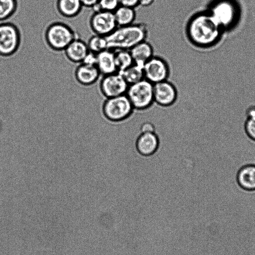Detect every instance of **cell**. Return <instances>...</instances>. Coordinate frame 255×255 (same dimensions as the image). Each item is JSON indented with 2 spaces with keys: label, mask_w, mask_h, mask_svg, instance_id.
<instances>
[{
  "label": "cell",
  "mask_w": 255,
  "mask_h": 255,
  "mask_svg": "<svg viewBox=\"0 0 255 255\" xmlns=\"http://www.w3.org/2000/svg\"><path fill=\"white\" fill-rule=\"evenodd\" d=\"M144 79L154 84L168 80L170 69L162 57L154 55L143 66Z\"/></svg>",
  "instance_id": "cell-7"
},
{
  "label": "cell",
  "mask_w": 255,
  "mask_h": 255,
  "mask_svg": "<svg viewBox=\"0 0 255 255\" xmlns=\"http://www.w3.org/2000/svg\"><path fill=\"white\" fill-rule=\"evenodd\" d=\"M89 51L97 54L108 49L105 36L94 34L87 43Z\"/></svg>",
  "instance_id": "cell-23"
},
{
  "label": "cell",
  "mask_w": 255,
  "mask_h": 255,
  "mask_svg": "<svg viewBox=\"0 0 255 255\" xmlns=\"http://www.w3.org/2000/svg\"><path fill=\"white\" fill-rule=\"evenodd\" d=\"M90 26L94 34L109 35L118 27L114 12L103 10L94 12L90 19Z\"/></svg>",
  "instance_id": "cell-9"
},
{
  "label": "cell",
  "mask_w": 255,
  "mask_h": 255,
  "mask_svg": "<svg viewBox=\"0 0 255 255\" xmlns=\"http://www.w3.org/2000/svg\"><path fill=\"white\" fill-rule=\"evenodd\" d=\"M17 0H0V22L7 21L16 11Z\"/></svg>",
  "instance_id": "cell-22"
},
{
  "label": "cell",
  "mask_w": 255,
  "mask_h": 255,
  "mask_svg": "<svg viewBox=\"0 0 255 255\" xmlns=\"http://www.w3.org/2000/svg\"><path fill=\"white\" fill-rule=\"evenodd\" d=\"M100 10L114 12L120 5L119 0H99L98 3Z\"/></svg>",
  "instance_id": "cell-25"
},
{
  "label": "cell",
  "mask_w": 255,
  "mask_h": 255,
  "mask_svg": "<svg viewBox=\"0 0 255 255\" xmlns=\"http://www.w3.org/2000/svg\"><path fill=\"white\" fill-rule=\"evenodd\" d=\"M21 41L18 28L7 21L0 22V55L9 57L18 49Z\"/></svg>",
  "instance_id": "cell-6"
},
{
  "label": "cell",
  "mask_w": 255,
  "mask_h": 255,
  "mask_svg": "<svg viewBox=\"0 0 255 255\" xmlns=\"http://www.w3.org/2000/svg\"><path fill=\"white\" fill-rule=\"evenodd\" d=\"M244 128L246 135L255 142V117L246 118Z\"/></svg>",
  "instance_id": "cell-24"
},
{
  "label": "cell",
  "mask_w": 255,
  "mask_h": 255,
  "mask_svg": "<svg viewBox=\"0 0 255 255\" xmlns=\"http://www.w3.org/2000/svg\"><path fill=\"white\" fill-rule=\"evenodd\" d=\"M154 1V0H139L138 6L137 8L149 7L153 4Z\"/></svg>",
  "instance_id": "cell-30"
},
{
  "label": "cell",
  "mask_w": 255,
  "mask_h": 255,
  "mask_svg": "<svg viewBox=\"0 0 255 255\" xmlns=\"http://www.w3.org/2000/svg\"><path fill=\"white\" fill-rule=\"evenodd\" d=\"M134 109L126 95L106 98L103 106L105 117L113 122L126 120L132 114Z\"/></svg>",
  "instance_id": "cell-5"
},
{
  "label": "cell",
  "mask_w": 255,
  "mask_h": 255,
  "mask_svg": "<svg viewBox=\"0 0 255 255\" xmlns=\"http://www.w3.org/2000/svg\"><path fill=\"white\" fill-rule=\"evenodd\" d=\"M96 65L102 76L118 72L115 64L114 51L107 49L97 53Z\"/></svg>",
  "instance_id": "cell-16"
},
{
  "label": "cell",
  "mask_w": 255,
  "mask_h": 255,
  "mask_svg": "<svg viewBox=\"0 0 255 255\" xmlns=\"http://www.w3.org/2000/svg\"><path fill=\"white\" fill-rule=\"evenodd\" d=\"M159 146V139L156 132L140 133L135 141L138 153L143 156L154 154Z\"/></svg>",
  "instance_id": "cell-12"
},
{
  "label": "cell",
  "mask_w": 255,
  "mask_h": 255,
  "mask_svg": "<svg viewBox=\"0 0 255 255\" xmlns=\"http://www.w3.org/2000/svg\"><path fill=\"white\" fill-rule=\"evenodd\" d=\"M83 6L92 8L98 3L99 0H80Z\"/></svg>",
  "instance_id": "cell-29"
},
{
  "label": "cell",
  "mask_w": 255,
  "mask_h": 255,
  "mask_svg": "<svg viewBox=\"0 0 255 255\" xmlns=\"http://www.w3.org/2000/svg\"><path fill=\"white\" fill-rule=\"evenodd\" d=\"M148 34L149 29L146 24L139 22L118 26L113 32L105 37L108 49L129 50L137 43L147 40Z\"/></svg>",
  "instance_id": "cell-2"
},
{
  "label": "cell",
  "mask_w": 255,
  "mask_h": 255,
  "mask_svg": "<svg viewBox=\"0 0 255 255\" xmlns=\"http://www.w3.org/2000/svg\"><path fill=\"white\" fill-rule=\"evenodd\" d=\"M221 29L209 11H199L189 18L185 32L186 37L192 45L206 47L217 41Z\"/></svg>",
  "instance_id": "cell-1"
},
{
  "label": "cell",
  "mask_w": 255,
  "mask_h": 255,
  "mask_svg": "<svg viewBox=\"0 0 255 255\" xmlns=\"http://www.w3.org/2000/svg\"><path fill=\"white\" fill-rule=\"evenodd\" d=\"M96 62L97 54L89 51L81 63L88 65H96Z\"/></svg>",
  "instance_id": "cell-26"
},
{
  "label": "cell",
  "mask_w": 255,
  "mask_h": 255,
  "mask_svg": "<svg viewBox=\"0 0 255 255\" xmlns=\"http://www.w3.org/2000/svg\"><path fill=\"white\" fill-rule=\"evenodd\" d=\"M64 51L69 60L73 63H81L89 50L87 43L77 37Z\"/></svg>",
  "instance_id": "cell-15"
},
{
  "label": "cell",
  "mask_w": 255,
  "mask_h": 255,
  "mask_svg": "<svg viewBox=\"0 0 255 255\" xmlns=\"http://www.w3.org/2000/svg\"><path fill=\"white\" fill-rule=\"evenodd\" d=\"M178 92L175 86L168 80L153 84L154 103L168 107L176 101Z\"/></svg>",
  "instance_id": "cell-11"
},
{
  "label": "cell",
  "mask_w": 255,
  "mask_h": 255,
  "mask_svg": "<svg viewBox=\"0 0 255 255\" xmlns=\"http://www.w3.org/2000/svg\"><path fill=\"white\" fill-rule=\"evenodd\" d=\"M114 51L115 64L118 72L124 71L134 63L129 50L119 49Z\"/></svg>",
  "instance_id": "cell-20"
},
{
  "label": "cell",
  "mask_w": 255,
  "mask_h": 255,
  "mask_svg": "<svg viewBox=\"0 0 255 255\" xmlns=\"http://www.w3.org/2000/svg\"><path fill=\"white\" fill-rule=\"evenodd\" d=\"M120 4L136 9L138 6L139 0H119Z\"/></svg>",
  "instance_id": "cell-28"
},
{
  "label": "cell",
  "mask_w": 255,
  "mask_h": 255,
  "mask_svg": "<svg viewBox=\"0 0 255 255\" xmlns=\"http://www.w3.org/2000/svg\"><path fill=\"white\" fill-rule=\"evenodd\" d=\"M140 133H151L155 132L154 125L149 122H145L142 124L140 127Z\"/></svg>",
  "instance_id": "cell-27"
},
{
  "label": "cell",
  "mask_w": 255,
  "mask_h": 255,
  "mask_svg": "<svg viewBox=\"0 0 255 255\" xmlns=\"http://www.w3.org/2000/svg\"><path fill=\"white\" fill-rule=\"evenodd\" d=\"M246 118L255 117V105H251L248 107L245 112Z\"/></svg>",
  "instance_id": "cell-31"
},
{
  "label": "cell",
  "mask_w": 255,
  "mask_h": 255,
  "mask_svg": "<svg viewBox=\"0 0 255 255\" xmlns=\"http://www.w3.org/2000/svg\"><path fill=\"white\" fill-rule=\"evenodd\" d=\"M121 73L128 85L144 79L143 66L135 63H133Z\"/></svg>",
  "instance_id": "cell-21"
},
{
  "label": "cell",
  "mask_w": 255,
  "mask_h": 255,
  "mask_svg": "<svg viewBox=\"0 0 255 255\" xmlns=\"http://www.w3.org/2000/svg\"><path fill=\"white\" fill-rule=\"evenodd\" d=\"M236 180L242 189L248 192L255 191V164L242 166L237 172Z\"/></svg>",
  "instance_id": "cell-13"
},
{
  "label": "cell",
  "mask_w": 255,
  "mask_h": 255,
  "mask_svg": "<svg viewBox=\"0 0 255 255\" xmlns=\"http://www.w3.org/2000/svg\"><path fill=\"white\" fill-rule=\"evenodd\" d=\"M76 38V34L68 25L62 22H55L47 27L45 39L49 47L55 51L64 50Z\"/></svg>",
  "instance_id": "cell-4"
},
{
  "label": "cell",
  "mask_w": 255,
  "mask_h": 255,
  "mask_svg": "<svg viewBox=\"0 0 255 255\" xmlns=\"http://www.w3.org/2000/svg\"><path fill=\"white\" fill-rule=\"evenodd\" d=\"M126 95L134 110H147L154 103L153 84L144 79L129 85Z\"/></svg>",
  "instance_id": "cell-3"
},
{
  "label": "cell",
  "mask_w": 255,
  "mask_h": 255,
  "mask_svg": "<svg viewBox=\"0 0 255 255\" xmlns=\"http://www.w3.org/2000/svg\"><path fill=\"white\" fill-rule=\"evenodd\" d=\"M136 9L120 5L114 11L118 26H124L134 23L136 18Z\"/></svg>",
  "instance_id": "cell-19"
},
{
  "label": "cell",
  "mask_w": 255,
  "mask_h": 255,
  "mask_svg": "<svg viewBox=\"0 0 255 255\" xmlns=\"http://www.w3.org/2000/svg\"><path fill=\"white\" fill-rule=\"evenodd\" d=\"M129 51L134 63L142 66L154 55L152 45L146 40L134 45Z\"/></svg>",
  "instance_id": "cell-17"
},
{
  "label": "cell",
  "mask_w": 255,
  "mask_h": 255,
  "mask_svg": "<svg viewBox=\"0 0 255 255\" xmlns=\"http://www.w3.org/2000/svg\"><path fill=\"white\" fill-rule=\"evenodd\" d=\"M222 27H230L237 18V9L233 3L223 0L213 4L209 11Z\"/></svg>",
  "instance_id": "cell-10"
},
{
  "label": "cell",
  "mask_w": 255,
  "mask_h": 255,
  "mask_svg": "<svg viewBox=\"0 0 255 255\" xmlns=\"http://www.w3.org/2000/svg\"><path fill=\"white\" fill-rule=\"evenodd\" d=\"M101 75L96 65L80 63L75 71V77L77 81L84 86H90L95 83Z\"/></svg>",
  "instance_id": "cell-14"
},
{
  "label": "cell",
  "mask_w": 255,
  "mask_h": 255,
  "mask_svg": "<svg viewBox=\"0 0 255 255\" xmlns=\"http://www.w3.org/2000/svg\"><path fill=\"white\" fill-rule=\"evenodd\" d=\"M56 6L58 12L67 18L77 16L83 7L80 0H57Z\"/></svg>",
  "instance_id": "cell-18"
},
{
  "label": "cell",
  "mask_w": 255,
  "mask_h": 255,
  "mask_svg": "<svg viewBox=\"0 0 255 255\" xmlns=\"http://www.w3.org/2000/svg\"><path fill=\"white\" fill-rule=\"evenodd\" d=\"M128 87V84L118 72L102 76L99 83L100 90L106 98L125 95Z\"/></svg>",
  "instance_id": "cell-8"
}]
</instances>
